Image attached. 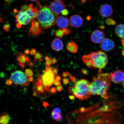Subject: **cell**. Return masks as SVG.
<instances>
[{"label":"cell","instance_id":"36","mask_svg":"<svg viewBox=\"0 0 124 124\" xmlns=\"http://www.w3.org/2000/svg\"><path fill=\"white\" fill-rule=\"evenodd\" d=\"M56 89L57 91H58V92H60L63 89V86L61 85H59V86H57Z\"/></svg>","mask_w":124,"mask_h":124},{"label":"cell","instance_id":"55","mask_svg":"<svg viewBox=\"0 0 124 124\" xmlns=\"http://www.w3.org/2000/svg\"><path fill=\"white\" fill-rule=\"evenodd\" d=\"M4 0L6 2L8 3H10L11 2V0Z\"/></svg>","mask_w":124,"mask_h":124},{"label":"cell","instance_id":"46","mask_svg":"<svg viewBox=\"0 0 124 124\" xmlns=\"http://www.w3.org/2000/svg\"><path fill=\"white\" fill-rule=\"evenodd\" d=\"M69 98L70 100H74L75 99V96L73 95H69Z\"/></svg>","mask_w":124,"mask_h":124},{"label":"cell","instance_id":"47","mask_svg":"<svg viewBox=\"0 0 124 124\" xmlns=\"http://www.w3.org/2000/svg\"><path fill=\"white\" fill-rule=\"evenodd\" d=\"M34 79L33 77H29L28 78V80L29 82H31L33 81Z\"/></svg>","mask_w":124,"mask_h":124},{"label":"cell","instance_id":"37","mask_svg":"<svg viewBox=\"0 0 124 124\" xmlns=\"http://www.w3.org/2000/svg\"><path fill=\"white\" fill-rule=\"evenodd\" d=\"M61 13L63 15L66 16L69 14V12L68 10L65 9L62 11Z\"/></svg>","mask_w":124,"mask_h":124},{"label":"cell","instance_id":"20","mask_svg":"<svg viewBox=\"0 0 124 124\" xmlns=\"http://www.w3.org/2000/svg\"><path fill=\"white\" fill-rule=\"evenodd\" d=\"M115 33L119 38L124 39V24H119L116 26L115 29Z\"/></svg>","mask_w":124,"mask_h":124},{"label":"cell","instance_id":"56","mask_svg":"<svg viewBox=\"0 0 124 124\" xmlns=\"http://www.w3.org/2000/svg\"><path fill=\"white\" fill-rule=\"evenodd\" d=\"M105 28V27L103 25L101 26L100 27V28L101 29H104Z\"/></svg>","mask_w":124,"mask_h":124},{"label":"cell","instance_id":"40","mask_svg":"<svg viewBox=\"0 0 124 124\" xmlns=\"http://www.w3.org/2000/svg\"><path fill=\"white\" fill-rule=\"evenodd\" d=\"M12 82L11 80L10 79H8L6 81V84L9 85H11L12 84Z\"/></svg>","mask_w":124,"mask_h":124},{"label":"cell","instance_id":"63","mask_svg":"<svg viewBox=\"0 0 124 124\" xmlns=\"http://www.w3.org/2000/svg\"></svg>","mask_w":124,"mask_h":124},{"label":"cell","instance_id":"18","mask_svg":"<svg viewBox=\"0 0 124 124\" xmlns=\"http://www.w3.org/2000/svg\"><path fill=\"white\" fill-rule=\"evenodd\" d=\"M51 46L54 50L57 52L62 50L63 48V41L59 39L56 38L51 43Z\"/></svg>","mask_w":124,"mask_h":124},{"label":"cell","instance_id":"32","mask_svg":"<svg viewBox=\"0 0 124 124\" xmlns=\"http://www.w3.org/2000/svg\"><path fill=\"white\" fill-rule=\"evenodd\" d=\"M37 51L36 49H35L33 48H32L31 49L30 52L31 55L32 56L35 55Z\"/></svg>","mask_w":124,"mask_h":124},{"label":"cell","instance_id":"52","mask_svg":"<svg viewBox=\"0 0 124 124\" xmlns=\"http://www.w3.org/2000/svg\"><path fill=\"white\" fill-rule=\"evenodd\" d=\"M4 18H1V17H0V23L4 22Z\"/></svg>","mask_w":124,"mask_h":124},{"label":"cell","instance_id":"25","mask_svg":"<svg viewBox=\"0 0 124 124\" xmlns=\"http://www.w3.org/2000/svg\"><path fill=\"white\" fill-rule=\"evenodd\" d=\"M25 74L26 76L27 77H32L33 75V71L31 70L30 69H27L25 70Z\"/></svg>","mask_w":124,"mask_h":124},{"label":"cell","instance_id":"39","mask_svg":"<svg viewBox=\"0 0 124 124\" xmlns=\"http://www.w3.org/2000/svg\"><path fill=\"white\" fill-rule=\"evenodd\" d=\"M70 79L73 83H75L76 81V80L75 77L72 76L70 75L69 76Z\"/></svg>","mask_w":124,"mask_h":124},{"label":"cell","instance_id":"41","mask_svg":"<svg viewBox=\"0 0 124 124\" xmlns=\"http://www.w3.org/2000/svg\"><path fill=\"white\" fill-rule=\"evenodd\" d=\"M50 90L51 92L53 93H56L57 92V90L56 88L55 87H52L51 88Z\"/></svg>","mask_w":124,"mask_h":124},{"label":"cell","instance_id":"34","mask_svg":"<svg viewBox=\"0 0 124 124\" xmlns=\"http://www.w3.org/2000/svg\"><path fill=\"white\" fill-rule=\"evenodd\" d=\"M63 83L64 85H67L69 83V80L68 79L64 78L63 79Z\"/></svg>","mask_w":124,"mask_h":124},{"label":"cell","instance_id":"45","mask_svg":"<svg viewBox=\"0 0 124 124\" xmlns=\"http://www.w3.org/2000/svg\"><path fill=\"white\" fill-rule=\"evenodd\" d=\"M62 78L61 77L58 75L56 76L55 77V80H58V81H60L61 80Z\"/></svg>","mask_w":124,"mask_h":124},{"label":"cell","instance_id":"44","mask_svg":"<svg viewBox=\"0 0 124 124\" xmlns=\"http://www.w3.org/2000/svg\"><path fill=\"white\" fill-rule=\"evenodd\" d=\"M27 65L30 66V67L32 69V68L34 67V65L33 62H31V61L28 63V64Z\"/></svg>","mask_w":124,"mask_h":124},{"label":"cell","instance_id":"50","mask_svg":"<svg viewBox=\"0 0 124 124\" xmlns=\"http://www.w3.org/2000/svg\"><path fill=\"white\" fill-rule=\"evenodd\" d=\"M33 94V95L34 96H38V94H37V92L36 90H35V91H34L33 94Z\"/></svg>","mask_w":124,"mask_h":124},{"label":"cell","instance_id":"51","mask_svg":"<svg viewBox=\"0 0 124 124\" xmlns=\"http://www.w3.org/2000/svg\"><path fill=\"white\" fill-rule=\"evenodd\" d=\"M50 58H49L47 55H46L45 57V59L46 61H47L48 60H50Z\"/></svg>","mask_w":124,"mask_h":124},{"label":"cell","instance_id":"6","mask_svg":"<svg viewBox=\"0 0 124 124\" xmlns=\"http://www.w3.org/2000/svg\"><path fill=\"white\" fill-rule=\"evenodd\" d=\"M75 83L73 86L69 88V92L82 100L89 98L91 95L89 88L90 83L87 80L82 79Z\"/></svg>","mask_w":124,"mask_h":124},{"label":"cell","instance_id":"1","mask_svg":"<svg viewBox=\"0 0 124 124\" xmlns=\"http://www.w3.org/2000/svg\"><path fill=\"white\" fill-rule=\"evenodd\" d=\"M122 107L120 101H108L81 108L73 112L71 124H121L122 116L117 110Z\"/></svg>","mask_w":124,"mask_h":124},{"label":"cell","instance_id":"15","mask_svg":"<svg viewBox=\"0 0 124 124\" xmlns=\"http://www.w3.org/2000/svg\"><path fill=\"white\" fill-rule=\"evenodd\" d=\"M115 43L112 39L107 38L105 39L101 43L100 46L102 50L106 52H109L114 49Z\"/></svg>","mask_w":124,"mask_h":124},{"label":"cell","instance_id":"22","mask_svg":"<svg viewBox=\"0 0 124 124\" xmlns=\"http://www.w3.org/2000/svg\"><path fill=\"white\" fill-rule=\"evenodd\" d=\"M67 49L69 52L72 53H75L78 51V48L76 43L73 42H71L67 44Z\"/></svg>","mask_w":124,"mask_h":124},{"label":"cell","instance_id":"23","mask_svg":"<svg viewBox=\"0 0 124 124\" xmlns=\"http://www.w3.org/2000/svg\"><path fill=\"white\" fill-rule=\"evenodd\" d=\"M43 55L42 54L39 53H37L35 54L34 57V61L35 62L37 61L40 62L43 61Z\"/></svg>","mask_w":124,"mask_h":124},{"label":"cell","instance_id":"10","mask_svg":"<svg viewBox=\"0 0 124 124\" xmlns=\"http://www.w3.org/2000/svg\"><path fill=\"white\" fill-rule=\"evenodd\" d=\"M43 32L38 22L35 19L32 20L29 31V37L32 38L36 37L42 34Z\"/></svg>","mask_w":124,"mask_h":124},{"label":"cell","instance_id":"29","mask_svg":"<svg viewBox=\"0 0 124 124\" xmlns=\"http://www.w3.org/2000/svg\"><path fill=\"white\" fill-rule=\"evenodd\" d=\"M52 112L55 113V114H61L62 111L60 108H54Z\"/></svg>","mask_w":124,"mask_h":124},{"label":"cell","instance_id":"49","mask_svg":"<svg viewBox=\"0 0 124 124\" xmlns=\"http://www.w3.org/2000/svg\"><path fill=\"white\" fill-rule=\"evenodd\" d=\"M24 53L25 54H27V55H28V54H29V53H30V51L29 50V49H26V50L24 51Z\"/></svg>","mask_w":124,"mask_h":124},{"label":"cell","instance_id":"12","mask_svg":"<svg viewBox=\"0 0 124 124\" xmlns=\"http://www.w3.org/2000/svg\"><path fill=\"white\" fill-rule=\"evenodd\" d=\"M105 35L104 32L98 30H95L91 34V41L94 43L99 44L102 42L104 39Z\"/></svg>","mask_w":124,"mask_h":124},{"label":"cell","instance_id":"24","mask_svg":"<svg viewBox=\"0 0 124 124\" xmlns=\"http://www.w3.org/2000/svg\"><path fill=\"white\" fill-rule=\"evenodd\" d=\"M105 23L107 24L110 26L114 25L116 24L115 21L111 18L107 19L105 21Z\"/></svg>","mask_w":124,"mask_h":124},{"label":"cell","instance_id":"38","mask_svg":"<svg viewBox=\"0 0 124 124\" xmlns=\"http://www.w3.org/2000/svg\"><path fill=\"white\" fill-rule=\"evenodd\" d=\"M62 114H60L59 115L55 120L59 122L61 121L62 120Z\"/></svg>","mask_w":124,"mask_h":124},{"label":"cell","instance_id":"61","mask_svg":"<svg viewBox=\"0 0 124 124\" xmlns=\"http://www.w3.org/2000/svg\"></svg>","mask_w":124,"mask_h":124},{"label":"cell","instance_id":"57","mask_svg":"<svg viewBox=\"0 0 124 124\" xmlns=\"http://www.w3.org/2000/svg\"><path fill=\"white\" fill-rule=\"evenodd\" d=\"M28 0L30 1H33V2H35L38 1V0Z\"/></svg>","mask_w":124,"mask_h":124},{"label":"cell","instance_id":"60","mask_svg":"<svg viewBox=\"0 0 124 124\" xmlns=\"http://www.w3.org/2000/svg\"><path fill=\"white\" fill-rule=\"evenodd\" d=\"M15 0H11V1H14Z\"/></svg>","mask_w":124,"mask_h":124},{"label":"cell","instance_id":"16","mask_svg":"<svg viewBox=\"0 0 124 124\" xmlns=\"http://www.w3.org/2000/svg\"><path fill=\"white\" fill-rule=\"evenodd\" d=\"M17 63L22 69H24L26 66L31 61V59L24 54L19 53L17 55Z\"/></svg>","mask_w":124,"mask_h":124},{"label":"cell","instance_id":"13","mask_svg":"<svg viewBox=\"0 0 124 124\" xmlns=\"http://www.w3.org/2000/svg\"><path fill=\"white\" fill-rule=\"evenodd\" d=\"M113 12L111 6L105 4L101 6L99 9V12L101 16L103 18H108L112 16Z\"/></svg>","mask_w":124,"mask_h":124},{"label":"cell","instance_id":"14","mask_svg":"<svg viewBox=\"0 0 124 124\" xmlns=\"http://www.w3.org/2000/svg\"><path fill=\"white\" fill-rule=\"evenodd\" d=\"M69 22L72 27L76 28H78L83 25L84 21L83 18L80 15H75L70 17Z\"/></svg>","mask_w":124,"mask_h":124},{"label":"cell","instance_id":"5","mask_svg":"<svg viewBox=\"0 0 124 124\" xmlns=\"http://www.w3.org/2000/svg\"><path fill=\"white\" fill-rule=\"evenodd\" d=\"M36 7L38 10L37 19L41 29H48L55 25L56 16L47 6H42L38 2Z\"/></svg>","mask_w":124,"mask_h":124},{"label":"cell","instance_id":"7","mask_svg":"<svg viewBox=\"0 0 124 124\" xmlns=\"http://www.w3.org/2000/svg\"><path fill=\"white\" fill-rule=\"evenodd\" d=\"M9 79L17 86H27L30 83L25 74L20 70L15 71L12 72Z\"/></svg>","mask_w":124,"mask_h":124},{"label":"cell","instance_id":"43","mask_svg":"<svg viewBox=\"0 0 124 124\" xmlns=\"http://www.w3.org/2000/svg\"><path fill=\"white\" fill-rule=\"evenodd\" d=\"M81 72L82 73L84 74H87L88 73L87 70L85 69H82L81 70Z\"/></svg>","mask_w":124,"mask_h":124},{"label":"cell","instance_id":"26","mask_svg":"<svg viewBox=\"0 0 124 124\" xmlns=\"http://www.w3.org/2000/svg\"><path fill=\"white\" fill-rule=\"evenodd\" d=\"M55 34L56 36L58 38H62L63 35H64L62 30L61 29H59L55 31Z\"/></svg>","mask_w":124,"mask_h":124},{"label":"cell","instance_id":"21","mask_svg":"<svg viewBox=\"0 0 124 124\" xmlns=\"http://www.w3.org/2000/svg\"><path fill=\"white\" fill-rule=\"evenodd\" d=\"M35 88L37 92L41 94L44 93L46 90L45 88L43 83L39 82L38 80H36L34 82Z\"/></svg>","mask_w":124,"mask_h":124},{"label":"cell","instance_id":"31","mask_svg":"<svg viewBox=\"0 0 124 124\" xmlns=\"http://www.w3.org/2000/svg\"><path fill=\"white\" fill-rule=\"evenodd\" d=\"M52 62L51 60V58L50 60H48L47 61H46V67H50L52 64Z\"/></svg>","mask_w":124,"mask_h":124},{"label":"cell","instance_id":"58","mask_svg":"<svg viewBox=\"0 0 124 124\" xmlns=\"http://www.w3.org/2000/svg\"><path fill=\"white\" fill-rule=\"evenodd\" d=\"M122 55L124 57V49L122 52Z\"/></svg>","mask_w":124,"mask_h":124},{"label":"cell","instance_id":"17","mask_svg":"<svg viewBox=\"0 0 124 124\" xmlns=\"http://www.w3.org/2000/svg\"><path fill=\"white\" fill-rule=\"evenodd\" d=\"M69 20L66 17L59 16L56 19L55 23L58 27L61 29L67 28L69 26Z\"/></svg>","mask_w":124,"mask_h":124},{"label":"cell","instance_id":"2","mask_svg":"<svg viewBox=\"0 0 124 124\" xmlns=\"http://www.w3.org/2000/svg\"><path fill=\"white\" fill-rule=\"evenodd\" d=\"M92 80L89 87L91 94L100 95L103 98L108 99V91L111 82V73L99 74L97 77H93Z\"/></svg>","mask_w":124,"mask_h":124},{"label":"cell","instance_id":"28","mask_svg":"<svg viewBox=\"0 0 124 124\" xmlns=\"http://www.w3.org/2000/svg\"><path fill=\"white\" fill-rule=\"evenodd\" d=\"M63 31L64 35H69L71 31L70 29L67 28H65L62 29Z\"/></svg>","mask_w":124,"mask_h":124},{"label":"cell","instance_id":"35","mask_svg":"<svg viewBox=\"0 0 124 124\" xmlns=\"http://www.w3.org/2000/svg\"><path fill=\"white\" fill-rule=\"evenodd\" d=\"M69 72L66 71V72H64L62 74V77L64 78H66L67 77L69 76Z\"/></svg>","mask_w":124,"mask_h":124},{"label":"cell","instance_id":"42","mask_svg":"<svg viewBox=\"0 0 124 124\" xmlns=\"http://www.w3.org/2000/svg\"><path fill=\"white\" fill-rule=\"evenodd\" d=\"M51 58V60H52V63L54 64H55L57 62V61H58V60H57L56 58Z\"/></svg>","mask_w":124,"mask_h":124},{"label":"cell","instance_id":"48","mask_svg":"<svg viewBox=\"0 0 124 124\" xmlns=\"http://www.w3.org/2000/svg\"><path fill=\"white\" fill-rule=\"evenodd\" d=\"M43 106H44L46 108L47 107V106H48L49 105L48 103H47V102L45 101L43 102Z\"/></svg>","mask_w":124,"mask_h":124},{"label":"cell","instance_id":"3","mask_svg":"<svg viewBox=\"0 0 124 124\" xmlns=\"http://www.w3.org/2000/svg\"><path fill=\"white\" fill-rule=\"evenodd\" d=\"M82 60L88 67L91 69H98L100 71L106 66L108 62L107 55L101 51L83 55Z\"/></svg>","mask_w":124,"mask_h":124},{"label":"cell","instance_id":"62","mask_svg":"<svg viewBox=\"0 0 124 124\" xmlns=\"http://www.w3.org/2000/svg\"></svg>","mask_w":124,"mask_h":124},{"label":"cell","instance_id":"53","mask_svg":"<svg viewBox=\"0 0 124 124\" xmlns=\"http://www.w3.org/2000/svg\"><path fill=\"white\" fill-rule=\"evenodd\" d=\"M121 41L122 43V46L124 47V39H122L121 40Z\"/></svg>","mask_w":124,"mask_h":124},{"label":"cell","instance_id":"4","mask_svg":"<svg viewBox=\"0 0 124 124\" xmlns=\"http://www.w3.org/2000/svg\"><path fill=\"white\" fill-rule=\"evenodd\" d=\"M15 17L16 27L18 28L23 25H27L37 17L38 10L33 4L24 5L21 8V10L18 11Z\"/></svg>","mask_w":124,"mask_h":124},{"label":"cell","instance_id":"54","mask_svg":"<svg viewBox=\"0 0 124 124\" xmlns=\"http://www.w3.org/2000/svg\"><path fill=\"white\" fill-rule=\"evenodd\" d=\"M18 10L17 9H14V12H15V13H17L18 12Z\"/></svg>","mask_w":124,"mask_h":124},{"label":"cell","instance_id":"27","mask_svg":"<svg viewBox=\"0 0 124 124\" xmlns=\"http://www.w3.org/2000/svg\"><path fill=\"white\" fill-rule=\"evenodd\" d=\"M10 25L9 23H7L5 24L3 26V28L6 31L10 32Z\"/></svg>","mask_w":124,"mask_h":124},{"label":"cell","instance_id":"19","mask_svg":"<svg viewBox=\"0 0 124 124\" xmlns=\"http://www.w3.org/2000/svg\"><path fill=\"white\" fill-rule=\"evenodd\" d=\"M11 117L7 113H0V124H10Z\"/></svg>","mask_w":124,"mask_h":124},{"label":"cell","instance_id":"11","mask_svg":"<svg viewBox=\"0 0 124 124\" xmlns=\"http://www.w3.org/2000/svg\"><path fill=\"white\" fill-rule=\"evenodd\" d=\"M124 79V72L120 70H116L111 73V81L116 84H120Z\"/></svg>","mask_w":124,"mask_h":124},{"label":"cell","instance_id":"33","mask_svg":"<svg viewBox=\"0 0 124 124\" xmlns=\"http://www.w3.org/2000/svg\"><path fill=\"white\" fill-rule=\"evenodd\" d=\"M53 84L56 86H59V85H62L61 82L55 80Z\"/></svg>","mask_w":124,"mask_h":124},{"label":"cell","instance_id":"30","mask_svg":"<svg viewBox=\"0 0 124 124\" xmlns=\"http://www.w3.org/2000/svg\"><path fill=\"white\" fill-rule=\"evenodd\" d=\"M52 70L53 71L54 74H55V77H56V76L58 75V66L55 67L53 68Z\"/></svg>","mask_w":124,"mask_h":124},{"label":"cell","instance_id":"8","mask_svg":"<svg viewBox=\"0 0 124 124\" xmlns=\"http://www.w3.org/2000/svg\"><path fill=\"white\" fill-rule=\"evenodd\" d=\"M52 69L51 66L46 67L45 72L41 75V80L46 91L50 90V87L52 86L55 80V76Z\"/></svg>","mask_w":124,"mask_h":124},{"label":"cell","instance_id":"59","mask_svg":"<svg viewBox=\"0 0 124 124\" xmlns=\"http://www.w3.org/2000/svg\"><path fill=\"white\" fill-rule=\"evenodd\" d=\"M122 85H123V87L124 89V79L123 83H122Z\"/></svg>","mask_w":124,"mask_h":124},{"label":"cell","instance_id":"9","mask_svg":"<svg viewBox=\"0 0 124 124\" xmlns=\"http://www.w3.org/2000/svg\"><path fill=\"white\" fill-rule=\"evenodd\" d=\"M49 8L54 15L57 16L61 14L62 11L66 9V7L63 1L55 0L51 3Z\"/></svg>","mask_w":124,"mask_h":124}]
</instances>
